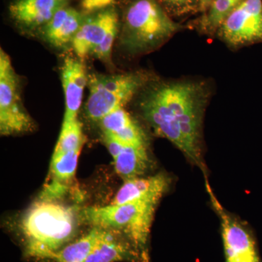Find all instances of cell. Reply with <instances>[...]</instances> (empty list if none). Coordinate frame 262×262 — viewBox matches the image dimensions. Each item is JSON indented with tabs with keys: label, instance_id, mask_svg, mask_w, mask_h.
<instances>
[{
	"label": "cell",
	"instance_id": "cell-16",
	"mask_svg": "<svg viewBox=\"0 0 262 262\" xmlns=\"http://www.w3.org/2000/svg\"><path fill=\"white\" fill-rule=\"evenodd\" d=\"M98 124L103 134L113 136L129 145L148 146L144 130L125 108H117L108 114Z\"/></svg>",
	"mask_w": 262,
	"mask_h": 262
},
{
	"label": "cell",
	"instance_id": "cell-21",
	"mask_svg": "<svg viewBox=\"0 0 262 262\" xmlns=\"http://www.w3.org/2000/svg\"><path fill=\"white\" fill-rule=\"evenodd\" d=\"M168 14L173 18L201 12V0H159Z\"/></svg>",
	"mask_w": 262,
	"mask_h": 262
},
{
	"label": "cell",
	"instance_id": "cell-2",
	"mask_svg": "<svg viewBox=\"0 0 262 262\" xmlns=\"http://www.w3.org/2000/svg\"><path fill=\"white\" fill-rule=\"evenodd\" d=\"M80 221L78 207L39 199L20 221L26 256L50 261L55 253L77 239Z\"/></svg>",
	"mask_w": 262,
	"mask_h": 262
},
{
	"label": "cell",
	"instance_id": "cell-3",
	"mask_svg": "<svg viewBox=\"0 0 262 262\" xmlns=\"http://www.w3.org/2000/svg\"><path fill=\"white\" fill-rule=\"evenodd\" d=\"M118 43L132 56L158 50L185 28L168 14L159 0H121Z\"/></svg>",
	"mask_w": 262,
	"mask_h": 262
},
{
	"label": "cell",
	"instance_id": "cell-12",
	"mask_svg": "<svg viewBox=\"0 0 262 262\" xmlns=\"http://www.w3.org/2000/svg\"><path fill=\"white\" fill-rule=\"evenodd\" d=\"M61 82L65 97L64 118H77L84 88L89 82V75L82 59L77 56L66 57L61 67Z\"/></svg>",
	"mask_w": 262,
	"mask_h": 262
},
{
	"label": "cell",
	"instance_id": "cell-19",
	"mask_svg": "<svg viewBox=\"0 0 262 262\" xmlns=\"http://www.w3.org/2000/svg\"><path fill=\"white\" fill-rule=\"evenodd\" d=\"M101 228L93 227L87 234L67 245L52 256L53 262H85L99 237Z\"/></svg>",
	"mask_w": 262,
	"mask_h": 262
},
{
	"label": "cell",
	"instance_id": "cell-5",
	"mask_svg": "<svg viewBox=\"0 0 262 262\" xmlns=\"http://www.w3.org/2000/svg\"><path fill=\"white\" fill-rule=\"evenodd\" d=\"M144 71L103 75H89V96L85 103V115L98 122L108 114L125 108L151 79Z\"/></svg>",
	"mask_w": 262,
	"mask_h": 262
},
{
	"label": "cell",
	"instance_id": "cell-11",
	"mask_svg": "<svg viewBox=\"0 0 262 262\" xmlns=\"http://www.w3.org/2000/svg\"><path fill=\"white\" fill-rule=\"evenodd\" d=\"M81 150L64 153H53L48 180L43 187L39 200L58 201L68 192L75 179Z\"/></svg>",
	"mask_w": 262,
	"mask_h": 262
},
{
	"label": "cell",
	"instance_id": "cell-14",
	"mask_svg": "<svg viewBox=\"0 0 262 262\" xmlns=\"http://www.w3.org/2000/svg\"><path fill=\"white\" fill-rule=\"evenodd\" d=\"M145 262L122 234L101 228L99 237L85 262Z\"/></svg>",
	"mask_w": 262,
	"mask_h": 262
},
{
	"label": "cell",
	"instance_id": "cell-4",
	"mask_svg": "<svg viewBox=\"0 0 262 262\" xmlns=\"http://www.w3.org/2000/svg\"><path fill=\"white\" fill-rule=\"evenodd\" d=\"M159 201H139L106 206H91L81 211L83 222L92 227L122 234L145 262H149L150 230Z\"/></svg>",
	"mask_w": 262,
	"mask_h": 262
},
{
	"label": "cell",
	"instance_id": "cell-9",
	"mask_svg": "<svg viewBox=\"0 0 262 262\" xmlns=\"http://www.w3.org/2000/svg\"><path fill=\"white\" fill-rule=\"evenodd\" d=\"M207 192L220 220L225 262H261L256 243L248 229L225 209L206 178Z\"/></svg>",
	"mask_w": 262,
	"mask_h": 262
},
{
	"label": "cell",
	"instance_id": "cell-10",
	"mask_svg": "<svg viewBox=\"0 0 262 262\" xmlns=\"http://www.w3.org/2000/svg\"><path fill=\"white\" fill-rule=\"evenodd\" d=\"M69 0H13L8 11L15 25L25 32H38Z\"/></svg>",
	"mask_w": 262,
	"mask_h": 262
},
{
	"label": "cell",
	"instance_id": "cell-17",
	"mask_svg": "<svg viewBox=\"0 0 262 262\" xmlns=\"http://www.w3.org/2000/svg\"><path fill=\"white\" fill-rule=\"evenodd\" d=\"M149 158L147 146L125 144L113 158L116 173L124 181L140 177L149 167Z\"/></svg>",
	"mask_w": 262,
	"mask_h": 262
},
{
	"label": "cell",
	"instance_id": "cell-7",
	"mask_svg": "<svg viewBox=\"0 0 262 262\" xmlns=\"http://www.w3.org/2000/svg\"><path fill=\"white\" fill-rule=\"evenodd\" d=\"M35 123L24 107L20 77L10 56L0 49V133L13 136L32 132Z\"/></svg>",
	"mask_w": 262,
	"mask_h": 262
},
{
	"label": "cell",
	"instance_id": "cell-15",
	"mask_svg": "<svg viewBox=\"0 0 262 262\" xmlns=\"http://www.w3.org/2000/svg\"><path fill=\"white\" fill-rule=\"evenodd\" d=\"M171 184L167 174L159 173L147 177H137L125 181L112 202L113 204H123L139 201H160Z\"/></svg>",
	"mask_w": 262,
	"mask_h": 262
},
{
	"label": "cell",
	"instance_id": "cell-1",
	"mask_svg": "<svg viewBox=\"0 0 262 262\" xmlns=\"http://www.w3.org/2000/svg\"><path fill=\"white\" fill-rule=\"evenodd\" d=\"M137 96L141 116L155 134L170 141L207 177L202 155V126L211 97L208 82L152 77Z\"/></svg>",
	"mask_w": 262,
	"mask_h": 262
},
{
	"label": "cell",
	"instance_id": "cell-23",
	"mask_svg": "<svg viewBox=\"0 0 262 262\" xmlns=\"http://www.w3.org/2000/svg\"><path fill=\"white\" fill-rule=\"evenodd\" d=\"M201 12L205 13L207 10L211 6L212 2L213 0H201Z\"/></svg>",
	"mask_w": 262,
	"mask_h": 262
},
{
	"label": "cell",
	"instance_id": "cell-22",
	"mask_svg": "<svg viewBox=\"0 0 262 262\" xmlns=\"http://www.w3.org/2000/svg\"><path fill=\"white\" fill-rule=\"evenodd\" d=\"M117 4L116 0H81V8L84 13H94Z\"/></svg>",
	"mask_w": 262,
	"mask_h": 262
},
{
	"label": "cell",
	"instance_id": "cell-13",
	"mask_svg": "<svg viewBox=\"0 0 262 262\" xmlns=\"http://www.w3.org/2000/svg\"><path fill=\"white\" fill-rule=\"evenodd\" d=\"M85 13L67 5L62 7L49 22L38 31L48 44L56 48H66L72 41L83 22Z\"/></svg>",
	"mask_w": 262,
	"mask_h": 262
},
{
	"label": "cell",
	"instance_id": "cell-8",
	"mask_svg": "<svg viewBox=\"0 0 262 262\" xmlns=\"http://www.w3.org/2000/svg\"><path fill=\"white\" fill-rule=\"evenodd\" d=\"M216 34L233 49L262 43V0H244L226 18Z\"/></svg>",
	"mask_w": 262,
	"mask_h": 262
},
{
	"label": "cell",
	"instance_id": "cell-18",
	"mask_svg": "<svg viewBox=\"0 0 262 262\" xmlns=\"http://www.w3.org/2000/svg\"><path fill=\"white\" fill-rule=\"evenodd\" d=\"M244 0H213L201 18L196 20L195 27L202 34H216L226 18Z\"/></svg>",
	"mask_w": 262,
	"mask_h": 262
},
{
	"label": "cell",
	"instance_id": "cell-6",
	"mask_svg": "<svg viewBox=\"0 0 262 262\" xmlns=\"http://www.w3.org/2000/svg\"><path fill=\"white\" fill-rule=\"evenodd\" d=\"M120 23L117 4L87 13L72 41V47L76 56L82 60L93 56L108 67L113 66L112 53L114 43L118 37Z\"/></svg>",
	"mask_w": 262,
	"mask_h": 262
},
{
	"label": "cell",
	"instance_id": "cell-20",
	"mask_svg": "<svg viewBox=\"0 0 262 262\" xmlns=\"http://www.w3.org/2000/svg\"><path fill=\"white\" fill-rule=\"evenodd\" d=\"M84 141L82 123L78 117L75 119L63 117L61 133L53 153H64L82 149Z\"/></svg>",
	"mask_w": 262,
	"mask_h": 262
}]
</instances>
